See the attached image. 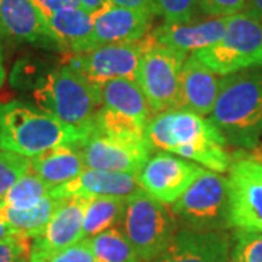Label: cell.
<instances>
[{
	"label": "cell",
	"instance_id": "1",
	"mask_svg": "<svg viewBox=\"0 0 262 262\" xmlns=\"http://www.w3.org/2000/svg\"><path fill=\"white\" fill-rule=\"evenodd\" d=\"M147 140L151 149L170 151L219 173L229 172L233 163L227 141L210 118L188 110H168L151 117Z\"/></svg>",
	"mask_w": 262,
	"mask_h": 262
},
{
	"label": "cell",
	"instance_id": "2",
	"mask_svg": "<svg viewBox=\"0 0 262 262\" xmlns=\"http://www.w3.org/2000/svg\"><path fill=\"white\" fill-rule=\"evenodd\" d=\"M210 121L227 144L252 150L262 136V73L239 72L220 79Z\"/></svg>",
	"mask_w": 262,
	"mask_h": 262
},
{
	"label": "cell",
	"instance_id": "3",
	"mask_svg": "<svg viewBox=\"0 0 262 262\" xmlns=\"http://www.w3.org/2000/svg\"><path fill=\"white\" fill-rule=\"evenodd\" d=\"M86 136L51 114L19 101L0 103V149L25 158L80 144Z\"/></svg>",
	"mask_w": 262,
	"mask_h": 262
},
{
	"label": "cell",
	"instance_id": "4",
	"mask_svg": "<svg viewBox=\"0 0 262 262\" xmlns=\"http://www.w3.org/2000/svg\"><path fill=\"white\" fill-rule=\"evenodd\" d=\"M32 96L39 110L72 125L86 137L95 131V117L102 106L98 86L70 66L54 69L38 80Z\"/></svg>",
	"mask_w": 262,
	"mask_h": 262
},
{
	"label": "cell",
	"instance_id": "5",
	"mask_svg": "<svg viewBox=\"0 0 262 262\" xmlns=\"http://www.w3.org/2000/svg\"><path fill=\"white\" fill-rule=\"evenodd\" d=\"M177 219L168 204L140 188L125 201L122 233L130 241L141 262L151 261L175 239L179 230Z\"/></svg>",
	"mask_w": 262,
	"mask_h": 262
},
{
	"label": "cell",
	"instance_id": "6",
	"mask_svg": "<svg viewBox=\"0 0 262 262\" xmlns=\"http://www.w3.org/2000/svg\"><path fill=\"white\" fill-rule=\"evenodd\" d=\"M192 54L220 76L262 67V22L246 12L232 15L227 18L225 35Z\"/></svg>",
	"mask_w": 262,
	"mask_h": 262
},
{
	"label": "cell",
	"instance_id": "7",
	"mask_svg": "<svg viewBox=\"0 0 262 262\" xmlns=\"http://www.w3.org/2000/svg\"><path fill=\"white\" fill-rule=\"evenodd\" d=\"M172 211L188 227L198 230L229 229V184L219 172L204 169L185 194L172 204Z\"/></svg>",
	"mask_w": 262,
	"mask_h": 262
},
{
	"label": "cell",
	"instance_id": "8",
	"mask_svg": "<svg viewBox=\"0 0 262 262\" xmlns=\"http://www.w3.org/2000/svg\"><path fill=\"white\" fill-rule=\"evenodd\" d=\"M185 60L187 53L160 46L155 39L144 53L137 83L153 113L178 108L179 79Z\"/></svg>",
	"mask_w": 262,
	"mask_h": 262
},
{
	"label": "cell",
	"instance_id": "9",
	"mask_svg": "<svg viewBox=\"0 0 262 262\" xmlns=\"http://www.w3.org/2000/svg\"><path fill=\"white\" fill-rule=\"evenodd\" d=\"M229 227L262 233V163L244 151L229 169Z\"/></svg>",
	"mask_w": 262,
	"mask_h": 262
},
{
	"label": "cell",
	"instance_id": "10",
	"mask_svg": "<svg viewBox=\"0 0 262 262\" xmlns=\"http://www.w3.org/2000/svg\"><path fill=\"white\" fill-rule=\"evenodd\" d=\"M151 44L153 38L149 34L137 42L101 46L86 53L72 54L67 66L94 84L111 79H130L137 82L141 58Z\"/></svg>",
	"mask_w": 262,
	"mask_h": 262
},
{
	"label": "cell",
	"instance_id": "11",
	"mask_svg": "<svg viewBox=\"0 0 262 262\" xmlns=\"http://www.w3.org/2000/svg\"><path fill=\"white\" fill-rule=\"evenodd\" d=\"M204 168L191 160L169 153H159L147 160L139 173L141 189L162 201L173 204L185 194Z\"/></svg>",
	"mask_w": 262,
	"mask_h": 262
},
{
	"label": "cell",
	"instance_id": "12",
	"mask_svg": "<svg viewBox=\"0 0 262 262\" xmlns=\"http://www.w3.org/2000/svg\"><path fill=\"white\" fill-rule=\"evenodd\" d=\"M233 236L223 230L179 229L172 244L147 262H229Z\"/></svg>",
	"mask_w": 262,
	"mask_h": 262
},
{
	"label": "cell",
	"instance_id": "13",
	"mask_svg": "<svg viewBox=\"0 0 262 262\" xmlns=\"http://www.w3.org/2000/svg\"><path fill=\"white\" fill-rule=\"evenodd\" d=\"M79 149L86 169L136 175L140 173L153 151L150 146L113 140L95 131L79 144Z\"/></svg>",
	"mask_w": 262,
	"mask_h": 262
},
{
	"label": "cell",
	"instance_id": "14",
	"mask_svg": "<svg viewBox=\"0 0 262 262\" xmlns=\"http://www.w3.org/2000/svg\"><path fill=\"white\" fill-rule=\"evenodd\" d=\"M0 31L20 42L61 51L47 16L35 0H0Z\"/></svg>",
	"mask_w": 262,
	"mask_h": 262
},
{
	"label": "cell",
	"instance_id": "15",
	"mask_svg": "<svg viewBox=\"0 0 262 262\" xmlns=\"http://www.w3.org/2000/svg\"><path fill=\"white\" fill-rule=\"evenodd\" d=\"M140 188L139 175L136 173H118V172L84 169L77 178L53 188L50 195H53L57 200H66L72 196H80L86 200L108 198V196L128 198Z\"/></svg>",
	"mask_w": 262,
	"mask_h": 262
},
{
	"label": "cell",
	"instance_id": "16",
	"mask_svg": "<svg viewBox=\"0 0 262 262\" xmlns=\"http://www.w3.org/2000/svg\"><path fill=\"white\" fill-rule=\"evenodd\" d=\"M94 16L95 48L110 44L137 42L149 35L151 13L106 5Z\"/></svg>",
	"mask_w": 262,
	"mask_h": 262
},
{
	"label": "cell",
	"instance_id": "17",
	"mask_svg": "<svg viewBox=\"0 0 262 262\" xmlns=\"http://www.w3.org/2000/svg\"><path fill=\"white\" fill-rule=\"evenodd\" d=\"M89 200L72 196L61 200L48 225L31 241L29 252H53L83 241L82 227Z\"/></svg>",
	"mask_w": 262,
	"mask_h": 262
},
{
	"label": "cell",
	"instance_id": "18",
	"mask_svg": "<svg viewBox=\"0 0 262 262\" xmlns=\"http://www.w3.org/2000/svg\"><path fill=\"white\" fill-rule=\"evenodd\" d=\"M179 80V110H188L203 117L210 115L220 88L217 75L191 54L182 66Z\"/></svg>",
	"mask_w": 262,
	"mask_h": 262
},
{
	"label": "cell",
	"instance_id": "19",
	"mask_svg": "<svg viewBox=\"0 0 262 262\" xmlns=\"http://www.w3.org/2000/svg\"><path fill=\"white\" fill-rule=\"evenodd\" d=\"M227 18H211L195 24H169L165 22L155 29L150 35L165 47L173 48L182 53L200 51L215 44L225 35Z\"/></svg>",
	"mask_w": 262,
	"mask_h": 262
},
{
	"label": "cell",
	"instance_id": "20",
	"mask_svg": "<svg viewBox=\"0 0 262 262\" xmlns=\"http://www.w3.org/2000/svg\"><path fill=\"white\" fill-rule=\"evenodd\" d=\"M47 19L61 51L79 54L95 48L94 16L80 6L58 10Z\"/></svg>",
	"mask_w": 262,
	"mask_h": 262
},
{
	"label": "cell",
	"instance_id": "21",
	"mask_svg": "<svg viewBox=\"0 0 262 262\" xmlns=\"http://www.w3.org/2000/svg\"><path fill=\"white\" fill-rule=\"evenodd\" d=\"M84 169L79 144L56 147L31 158V172L42 179L51 189L77 178Z\"/></svg>",
	"mask_w": 262,
	"mask_h": 262
},
{
	"label": "cell",
	"instance_id": "22",
	"mask_svg": "<svg viewBox=\"0 0 262 262\" xmlns=\"http://www.w3.org/2000/svg\"><path fill=\"white\" fill-rule=\"evenodd\" d=\"M96 86L102 106L147 125L151 118V108L137 82L130 79H111Z\"/></svg>",
	"mask_w": 262,
	"mask_h": 262
},
{
	"label": "cell",
	"instance_id": "23",
	"mask_svg": "<svg viewBox=\"0 0 262 262\" xmlns=\"http://www.w3.org/2000/svg\"><path fill=\"white\" fill-rule=\"evenodd\" d=\"M95 133L102 134L113 140L137 144V146H150L147 140V125L137 121L124 114L113 111L110 108L101 106L95 117ZM151 147V146H150Z\"/></svg>",
	"mask_w": 262,
	"mask_h": 262
},
{
	"label": "cell",
	"instance_id": "24",
	"mask_svg": "<svg viewBox=\"0 0 262 262\" xmlns=\"http://www.w3.org/2000/svg\"><path fill=\"white\" fill-rule=\"evenodd\" d=\"M60 203L61 200L48 195L42 201L27 210H12L8 207L0 206V217L6 220L12 227H15L22 236L32 241L44 230V227L48 225L53 214L56 213Z\"/></svg>",
	"mask_w": 262,
	"mask_h": 262
},
{
	"label": "cell",
	"instance_id": "25",
	"mask_svg": "<svg viewBox=\"0 0 262 262\" xmlns=\"http://www.w3.org/2000/svg\"><path fill=\"white\" fill-rule=\"evenodd\" d=\"M127 198H94L89 200L83 219V239L102 233L121 223Z\"/></svg>",
	"mask_w": 262,
	"mask_h": 262
},
{
	"label": "cell",
	"instance_id": "26",
	"mask_svg": "<svg viewBox=\"0 0 262 262\" xmlns=\"http://www.w3.org/2000/svg\"><path fill=\"white\" fill-rule=\"evenodd\" d=\"M98 262H141L133 245L120 229L111 227L88 237Z\"/></svg>",
	"mask_w": 262,
	"mask_h": 262
},
{
	"label": "cell",
	"instance_id": "27",
	"mask_svg": "<svg viewBox=\"0 0 262 262\" xmlns=\"http://www.w3.org/2000/svg\"><path fill=\"white\" fill-rule=\"evenodd\" d=\"M51 188L29 170L18 182L10 188L5 200L0 203V206L8 207L12 210H27L31 208L39 201H42L46 196L50 195Z\"/></svg>",
	"mask_w": 262,
	"mask_h": 262
},
{
	"label": "cell",
	"instance_id": "28",
	"mask_svg": "<svg viewBox=\"0 0 262 262\" xmlns=\"http://www.w3.org/2000/svg\"><path fill=\"white\" fill-rule=\"evenodd\" d=\"M31 170V159L0 150V203L19 179Z\"/></svg>",
	"mask_w": 262,
	"mask_h": 262
},
{
	"label": "cell",
	"instance_id": "29",
	"mask_svg": "<svg viewBox=\"0 0 262 262\" xmlns=\"http://www.w3.org/2000/svg\"><path fill=\"white\" fill-rule=\"evenodd\" d=\"M29 262H98L88 239L53 252H29Z\"/></svg>",
	"mask_w": 262,
	"mask_h": 262
},
{
	"label": "cell",
	"instance_id": "30",
	"mask_svg": "<svg viewBox=\"0 0 262 262\" xmlns=\"http://www.w3.org/2000/svg\"><path fill=\"white\" fill-rule=\"evenodd\" d=\"M230 258L239 262H262V233L236 230Z\"/></svg>",
	"mask_w": 262,
	"mask_h": 262
},
{
	"label": "cell",
	"instance_id": "31",
	"mask_svg": "<svg viewBox=\"0 0 262 262\" xmlns=\"http://www.w3.org/2000/svg\"><path fill=\"white\" fill-rule=\"evenodd\" d=\"M198 0H155V15L169 24H187L195 12Z\"/></svg>",
	"mask_w": 262,
	"mask_h": 262
},
{
	"label": "cell",
	"instance_id": "32",
	"mask_svg": "<svg viewBox=\"0 0 262 262\" xmlns=\"http://www.w3.org/2000/svg\"><path fill=\"white\" fill-rule=\"evenodd\" d=\"M198 6L208 16L226 18L241 13L246 6V0H198Z\"/></svg>",
	"mask_w": 262,
	"mask_h": 262
},
{
	"label": "cell",
	"instance_id": "33",
	"mask_svg": "<svg viewBox=\"0 0 262 262\" xmlns=\"http://www.w3.org/2000/svg\"><path fill=\"white\" fill-rule=\"evenodd\" d=\"M31 239L25 236H15L0 242V262H19L29 258Z\"/></svg>",
	"mask_w": 262,
	"mask_h": 262
},
{
	"label": "cell",
	"instance_id": "34",
	"mask_svg": "<svg viewBox=\"0 0 262 262\" xmlns=\"http://www.w3.org/2000/svg\"><path fill=\"white\" fill-rule=\"evenodd\" d=\"M35 2L47 18L58 10L79 6L77 0H35Z\"/></svg>",
	"mask_w": 262,
	"mask_h": 262
},
{
	"label": "cell",
	"instance_id": "35",
	"mask_svg": "<svg viewBox=\"0 0 262 262\" xmlns=\"http://www.w3.org/2000/svg\"><path fill=\"white\" fill-rule=\"evenodd\" d=\"M108 3L128 9L143 10L155 15V0H108Z\"/></svg>",
	"mask_w": 262,
	"mask_h": 262
},
{
	"label": "cell",
	"instance_id": "36",
	"mask_svg": "<svg viewBox=\"0 0 262 262\" xmlns=\"http://www.w3.org/2000/svg\"><path fill=\"white\" fill-rule=\"evenodd\" d=\"M79 6L82 8L86 12H89L91 15H95L98 13L99 10L103 9L108 3V0H77Z\"/></svg>",
	"mask_w": 262,
	"mask_h": 262
},
{
	"label": "cell",
	"instance_id": "37",
	"mask_svg": "<svg viewBox=\"0 0 262 262\" xmlns=\"http://www.w3.org/2000/svg\"><path fill=\"white\" fill-rule=\"evenodd\" d=\"M245 12L262 22V0H246Z\"/></svg>",
	"mask_w": 262,
	"mask_h": 262
},
{
	"label": "cell",
	"instance_id": "38",
	"mask_svg": "<svg viewBox=\"0 0 262 262\" xmlns=\"http://www.w3.org/2000/svg\"><path fill=\"white\" fill-rule=\"evenodd\" d=\"M19 234L20 233H19L15 227H12L6 220H3L0 217V242L2 241H6V239H10V237H15V236H19Z\"/></svg>",
	"mask_w": 262,
	"mask_h": 262
},
{
	"label": "cell",
	"instance_id": "39",
	"mask_svg": "<svg viewBox=\"0 0 262 262\" xmlns=\"http://www.w3.org/2000/svg\"><path fill=\"white\" fill-rule=\"evenodd\" d=\"M2 34V31H0ZM6 79V69H5V53H3V46H2V39H0V88L5 83Z\"/></svg>",
	"mask_w": 262,
	"mask_h": 262
},
{
	"label": "cell",
	"instance_id": "40",
	"mask_svg": "<svg viewBox=\"0 0 262 262\" xmlns=\"http://www.w3.org/2000/svg\"><path fill=\"white\" fill-rule=\"evenodd\" d=\"M249 156H251L252 159L256 160V162H261V163H262V144H258V146H255V147L251 150Z\"/></svg>",
	"mask_w": 262,
	"mask_h": 262
},
{
	"label": "cell",
	"instance_id": "41",
	"mask_svg": "<svg viewBox=\"0 0 262 262\" xmlns=\"http://www.w3.org/2000/svg\"><path fill=\"white\" fill-rule=\"evenodd\" d=\"M19 262H29V258H25V259H20Z\"/></svg>",
	"mask_w": 262,
	"mask_h": 262
},
{
	"label": "cell",
	"instance_id": "42",
	"mask_svg": "<svg viewBox=\"0 0 262 262\" xmlns=\"http://www.w3.org/2000/svg\"><path fill=\"white\" fill-rule=\"evenodd\" d=\"M229 262H239V261H234V259H230V261Z\"/></svg>",
	"mask_w": 262,
	"mask_h": 262
}]
</instances>
